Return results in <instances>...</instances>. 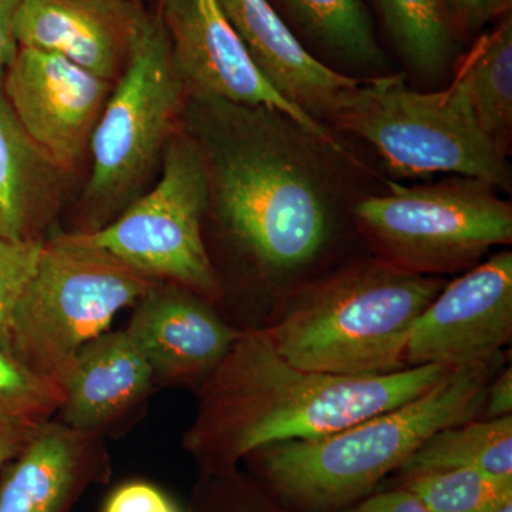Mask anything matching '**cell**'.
Instances as JSON below:
<instances>
[{
  "mask_svg": "<svg viewBox=\"0 0 512 512\" xmlns=\"http://www.w3.org/2000/svg\"><path fill=\"white\" fill-rule=\"evenodd\" d=\"M64 396L59 384L36 375L0 342V421L42 423L53 419Z\"/></svg>",
  "mask_w": 512,
  "mask_h": 512,
  "instance_id": "24",
  "label": "cell"
},
{
  "mask_svg": "<svg viewBox=\"0 0 512 512\" xmlns=\"http://www.w3.org/2000/svg\"><path fill=\"white\" fill-rule=\"evenodd\" d=\"M103 512H181L177 505L153 484L131 481L110 494Z\"/></svg>",
  "mask_w": 512,
  "mask_h": 512,
  "instance_id": "26",
  "label": "cell"
},
{
  "mask_svg": "<svg viewBox=\"0 0 512 512\" xmlns=\"http://www.w3.org/2000/svg\"><path fill=\"white\" fill-rule=\"evenodd\" d=\"M451 25L477 32L488 22L505 15L511 0H443Z\"/></svg>",
  "mask_w": 512,
  "mask_h": 512,
  "instance_id": "27",
  "label": "cell"
},
{
  "mask_svg": "<svg viewBox=\"0 0 512 512\" xmlns=\"http://www.w3.org/2000/svg\"><path fill=\"white\" fill-rule=\"evenodd\" d=\"M157 13L175 70L194 99L278 111L332 153L349 157L325 124L289 103L256 69L218 0H160Z\"/></svg>",
  "mask_w": 512,
  "mask_h": 512,
  "instance_id": "10",
  "label": "cell"
},
{
  "mask_svg": "<svg viewBox=\"0 0 512 512\" xmlns=\"http://www.w3.org/2000/svg\"><path fill=\"white\" fill-rule=\"evenodd\" d=\"M210 178L194 137L175 133L163 154V175L116 220L86 235L141 274L183 286L215 305L220 274L204 241Z\"/></svg>",
  "mask_w": 512,
  "mask_h": 512,
  "instance_id": "9",
  "label": "cell"
},
{
  "mask_svg": "<svg viewBox=\"0 0 512 512\" xmlns=\"http://www.w3.org/2000/svg\"><path fill=\"white\" fill-rule=\"evenodd\" d=\"M144 16L134 0H22L13 35L19 47L62 56L113 83Z\"/></svg>",
  "mask_w": 512,
  "mask_h": 512,
  "instance_id": "14",
  "label": "cell"
},
{
  "mask_svg": "<svg viewBox=\"0 0 512 512\" xmlns=\"http://www.w3.org/2000/svg\"><path fill=\"white\" fill-rule=\"evenodd\" d=\"M494 190L461 177L437 184L389 181L387 194L363 198L353 214L383 261L413 274H447L511 244L512 208Z\"/></svg>",
  "mask_w": 512,
  "mask_h": 512,
  "instance_id": "8",
  "label": "cell"
},
{
  "mask_svg": "<svg viewBox=\"0 0 512 512\" xmlns=\"http://www.w3.org/2000/svg\"><path fill=\"white\" fill-rule=\"evenodd\" d=\"M406 488L433 512H495L512 503V477L473 468L421 474L409 478Z\"/></svg>",
  "mask_w": 512,
  "mask_h": 512,
  "instance_id": "23",
  "label": "cell"
},
{
  "mask_svg": "<svg viewBox=\"0 0 512 512\" xmlns=\"http://www.w3.org/2000/svg\"><path fill=\"white\" fill-rule=\"evenodd\" d=\"M43 244L0 238V342L8 338L10 323L35 275Z\"/></svg>",
  "mask_w": 512,
  "mask_h": 512,
  "instance_id": "25",
  "label": "cell"
},
{
  "mask_svg": "<svg viewBox=\"0 0 512 512\" xmlns=\"http://www.w3.org/2000/svg\"><path fill=\"white\" fill-rule=\"evenodd\" d=\"M2 89L37 147L69 173L89 150L113 83L62 56L19 47Z\"/></svg>",
  "mask_w": 512,
  "mask_h": 512,
  "instance_id": "12",
  "label": "cell"
},
{
  "mask_svg": "<svg viewBox=\"0 0 512 512\" xmlns=\"http://www.w3.org/2000/svg\"><path fill=\"white\" fill-rule=\"evenodd\" d=\"M195 101L204 114L194 140L225 237L265 276L311 265L332 231V192L309 147L318 141L275 110Z\"/></svg>",
  "mask_w": 512,
  "mask_h": 512,
  "instance_id": "2",
  "label": "cell"
},
{
  "mask_svg": "<svg viewBox=\"0 0 512 512\" xmlns=\"http://www.w3.org/2000/svg\"><path fill=\"white\" fill-rule=\"evenodd\" d=\"M457 468L512 477V416L477 419L440 430L400 470L413 478Z\"/></svg>",
  "mask_w": 512,
  "mask_h": 512,
  "instance_id": "20",
  "label": "cell"
},
{
  "mask_svg": "<svg viewBox=\"0 0 512 512\" xmlns=\"http://www.w3.org/2000/svg\"><path fill=\"white\" fill-rule=\"evenodd\" d=\"M0 476V512H72L92 485L106 483V437L43 421Z\"/></svg>",
  "mask_w": 512,
  "mask_h": 512,
  "instance_id": "15",
  "label": "cell"
},
{
  "mask_svg": "<svg viewBox=\"0 0 512 512\" xmlns=\"http://www.w3.org/2000/svg\"><path fill=\"white\" fill-rule=\"evenodd\" d=\"M20 2L22 0H0V83L19 49L13 35V20Z\"/></svg>",
  "mask_w": 512,
  "mask_h": 512,
  "instance_id": "31",
  "label": "cell"
},
{
  "mask_svg": "<svg viewBox=\"0 0 512 512\" xmlns=\"http://www.w3.org/2000/svg\"><path fill=\"white\" fill-rule=\"evenodd\" d=\"M316 45L350 66L382 73L386 57L363 0H281Z\"/></svg>",
  "mask_w": 512,
  "mask_h": 512,
  "instance_id": "22",
  "label": "cell"
},
{
  "mask_svg": "<svg viewBox=\"0 0 512 512\" xmlns=\"http://www.w3.org/2000/svg\"><path fill=\"white\" fill-rule=\"evenodd\" d=\"M185 93L163 22L146 13L90 138L92 174L74 234L99 231L140 197L175 134Z\"/></svg>",
  "mask_w": 512,
  "mask_h": 512,
  "instance_id": "7",
  "label": "cell"
},
{
  "mask_svg": "<svg viewBox=\"0 0 512 512\" xmlns=\"http://www.w3.org/2000/svg\"><path fill=\"white\" fill-rule=\"evenodd\" d=\"M384 28L410 72L436 83L456 53L454 28L443 0H373Z\"/></svg>",
  "mask_w": 512,
  "mask_h": 512,
  "instance_id": "21",
  "label": "cell"
},
{
  "mask_svg": "<svg viewBox=\"0 0 512 512\" xmlns=\"http://www.w3.org/2000/svg\"><path fill=\"white\" fill-rule=\"evenodd\" d=\"M450 367H406L389 375L336 376L286 362L265 329L241 330L202 380L184 447L208 468H231L261 448L329 436L416 399Z\"/></svg>",
  "mask_w": 512,
  "mask_h": 512,
  "instance_id": "1",
  "label": "cell"
},
{
  "mask_svg": "<svg viewBox=\"0 0 512 512\" xmlns=\"http://www.w3.org/2000/svg\"><path fill=\"white\" fill-rule=\"evenodd\" d=\"M495 512H512V503L505 504L504 507H501L500 510Z\"/></svg>",
  "mask_w": 512,
  "mask_h": 512,
  "instance_id": "32",
  "label": "cell"
},
{
  "mask_svg": "<svg viewBox=\"0 0 512 512\" xmlns=\"http://www.w3.org/2000/svg\"><path fill=\"white\" fill-rule=\"evenodd\" d=\"M133 308L126 330L146 357L157 387L200 386L241 333L207 299L167 282Z\"/></svg>",
  "mask_w": 512,
  "mask_h": 512,
  "instance_id": "13",
  "label": "cell"
},
{
  "mask_svg": "<svg viewBox=\"0 0 512 512\" xmlns=\"http://www.w3.org/2000/svg\"><path fill=\"white\" fill-rule=\"evenodd\" d=\"M512 413V369L508 366L500 376L491 380L485 396V419L511 416Z\"/></svg>",
  "mask_w": 512,
  "mask_h": 512,
  "instance_id": "30",
  "label": "cell"
},
{
  "mask_svg": "<svg viewBox=\"0 0 512 512\" xmlns=\"http://www.w3.org/2000/svg\"><path fill=\"white\" fill-rule=\"evenodd\" d=\"M495 359L458 367L429 392L319 439L255 451L272 487L309 511L335 510L369 494L433 434L481 419Z\"/></svg>",
  "mask_w": 512,
  "mask_h": 512,
  "instance_id": "3",
  "label": "cell"
},
{
  "mask_svg": "<svg viewBox=\"0 0 512 512\" xmlns=\"http://www.w3.org/2000/svg\"><path fill=\"white\" fill-rule=\"evenodd\" d=\"M42 423L0 421V470L18 456Z\"/></svg>",
  "mask_w": 512,
  "mask_h": 512,
  "instance_id": "29",
  "label": "cell"
},
{
  "mask_svg": "<svg viewBox=\"0 0 512 512\" xmlns=\"http://www.w3.org/2000/svg\"><path fill=\"white\" fill-rule=\"evenodd\" d=\"M330 120L375 148L396 177L450 174L511 190L507 156L481 130L458 70L437 92L410 89L404 74L360 80Z\"/></svg>",
  "mask_w": 512,
  "mask_h": 512,
  "instance_id": "5",
  "label": "cell"
},
{
  "mask_svg": "<svg viewBox=\"0 0 512 512\" xmlns=\"http://www.w3.org/2000/svg\"><path fill=\"white\" fill-rule=\"evenodd\" d=\"M59 174L20 124L0 83V238L46 241L59 207Z\"/></svg>",
  "mask_w": 512,
  "mask_h": 512,
  "instance_id": "18",
  "label": "cell"
},
{
  "mask_svg": "<svg viewBox=\"0 0 512 512\" xmlns=\"http://www.w3.org/2000/svg\"><path fill=\"white\" fill-rule=\"evenodd\" d=\"M256 69L293 106L323 123L360 79L330 69L305 49L268 0H218Z\"/></svg>",
  "mask_w": 512,
  "mask_h": 512,
  "instance_id": "16",
  "label": "cell"
},
{
  "mask_svg": "<svg viewBox=\"0 0 512 512\" xmlns=\"http://www.w3.org/2000/svg\"><path fill=\"white\" fill-rule=\"evenodd\" d=\"M443 286L387 261L362 262L306 289L265 332L299 369L389 375L406 369L413 326Z\"/></svg>",
  "mask_w": 512,
  "mask_h": 512,
  "instance_id": "4",
  "label": "cell"
},
{
  "mask_svg": "<svg viewBox=\"0 0 512 512\" xmlns=\"http://www.w3.org/2000/svg\"><path fill=\"white\" fill-rule=\"evenodd\" d=\"M160 284L86 235L59 232L43 244L5 345L66 393L80 349Z\"/></svg>",
  "mask_w": 512,
  "mask_h": 512,
  "instance_id": "6",
  "label": "cell"
},
{
  "mask_svg": "<svg viewBox=\"0 0 512 512\" xmlns=\"http://www.w3.org/2000/svg\"><path fill=\"white\" fill-rule=\"evenodd\" d=\"M512 336V252L501 251L444 285L410 333L406 366L491 362Z\"/></svg>",
  "mask_w": 512,
  "mask_h": 512,
  "instance_id": "11",
  "label": "cell"
},
{
  "mask_svg": "<svg viewBox=\"0 0 512 512\" xmlns=\"http://www.w3.org/2000/svg\"><path fill=\"white\" fill-rule=\"evenodd\" d=\"M349 512H433L409 488L373 495Z\"/></svg>",
  "mask_w": 512,
  "mask_h": 512,
  "instance_id": "28",
  "label": "cell"
},
{
  "mask_svg": "<svg viewBox=\"0 0 512 512\" xmlns=\"http://www.w3.org/2000/svg\"><path fill=\"white\" fill-rule=\"evenodd\" d=\"M458 72L481 130L508 156L512 134V20L484 33L461 59Z\"/></svg>",
  "mask_w": 512,
  "mask_h": 512,
  "instance_id": "19",
  "label": "cell"
},
{
  "mask_svg": "<svg viewBox=\"0 0 512 512\" xmlns=\"http://www.w3.org/2000/svg\"><path fill=\"white\" fill-rule=\"evenodd\" d=\"M156 387L153 370L127 330H107L80 349L55 417L106 437L137 413Z\"/></svg>",
  "mask_w": 512,
  "mask_h": 512,
  "instance_id": "17",
  "label": "cell"
}]
</instances>
